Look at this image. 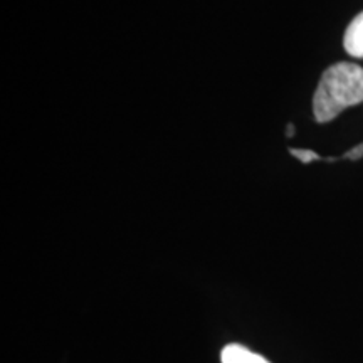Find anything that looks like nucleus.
Here are the masks:
<instances>
[{"instance_id": "f257e3e1", "label": "nucleus", "mask_w": 363, "mask_h": 363, "mask_svg": "<svg viewBox=\"0 0 363 363\" xmlns=\"http://www.w3.org/2000/svg\"><path fill=\"white\" fill-rule=\"evenodd\" d=\"M363 103V67L337 62L323 72L313 96V115L318 123H328L347 108Z\"/></svg>"}, {"instance_id": "f03ea898", "label": "nucleus", "mask_w": 363, "mask_h": 363, "mask_svg": "<svg viewBox=\"0 0 363 363\" xmlns=\"http://www.w3.org/2000/svg\"><path fill=\"white\" fill-rule=\"evenodd\" d=\"M343 48L352 57L363 59V12L358 13L345 30Z\"/></svg>"}, {"instance_id": "7ed1b4c3", "label": "nucleus", "mask_w": 363, "mask_h": 363, "mask_svg": "<svg viewBox=\"0 0 363 363\" xmlns=\"http://www.w3.org/2000/svg\"><path fill=\"white\" fill-rule=\"evenodd\" d=\"M220 360L222 363H269L266 358L238 343L227 345L220 353Z\"/></svg>"}, {"instance_id": "20e7f679", "label": "nucleus", "mask_w": 363, "mask_h": 363, "mask_svg": "<svg viewBox=\"0 0 363 363\" xmlns=\"http://www.w3.org/2000/svg\"><path fill=\"white\" fill-rule=\"evenodd\" d=\"M289 153L294 158H298L299 162L303 163H310V162H316V160H325L323 157H320L318 153L311 152V150H299V148H289Z\"/></svg>"}, {"instance_id": "39448f33", "label": "nucleus", "mask_w": 363, "mask_h": 363, "mask_svg": "<svg viewBox=\"0 0 363 363\" xmlns=\"http://www.w3.org/2000/svg\"><path fill=\"white\" fill-rule=\"evenodd\" d=\"M286 136H294V126L293 125H288V128H286Z\"/></svg>"}]
</instances>
